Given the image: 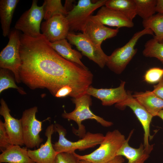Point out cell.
<instances>
[{
	"mask_svg": "<svg viewBox=\"0 0 163 163\" xmlns=\"http://www.w3.org/2000/svg\"><path fill=\"white\" fill-rule=\"evenodd\" d=\"M21 82L32 89L46 88L54 96L69 88L75 98L86 93L93 75L88 69L65 59L50 46L42 34L33 37L20 35Z\"/></svg>",
	"mask_w": 163,
	"mask_h": 163,
	"instance_id": "cell-1",
	"label": "cell"
},
{
	"mask_svg": "<svg viewBox=\"0 0 163 163\" xmlns=\"http://www.w3.org/2000/svg\"><path fill=\"white\" fill-rule=\"evenodd\" d=\"M75 104V108L72 112L67 113L64 111L62 114L63 118L69 120H73L78 125V129H74L73 133L80 138H82L86 133L85 126L82 122L87 119H92L96 120L102 126L108 127L112 126L113 123L107 121L103 118L94 114L90 110V107L92 104L91 96L85 94L82 95L71 99Z\"/></svg>",
	"mask_w": 163,
	"mask_h": 163,
	"instance_id": "cell-2",
	"label": "cell"
},
{
	"mask_svg": "<svg viewBox=\"0 0 163 163\" xmlns=\"http://www.w3.org/2000/svg\"><path fill=\"white\" fill-rule=\"evenodd\" d=\"M125 136L118 130L108 131L99 147L91 153L80 155L75 152L78 159L86 160L92 163H105L117 156L118 151L126 140Z\"/></svg>",
	"mask_w": 163,
	"mask_h": 163,
	"instance_id": "cell-3",
	"label": "cell"
},
{
	"mask_svg": "<svg viewBox=\"0 0 163 163\" xmlns=\"http://www.w3.org/2000/svg\"><path fill=\"white\" fill-rule=\"evenodd\" d=\"M146 34L154 35L153 32L149 28H144L135 33L124 45L116 49L108 56L106 65L115 73H121L137 53V49L135 47L137 41Z\"/></svg>",
	"mask_w": 163,
	"mask_h": 163,
	"instance_id": "cell-4",
	"label": "cell"
},
{
	"mask_svg": "<svg viewBox=\"0 0 163 163\" xmlns=\"http://www.w3.org/2000/svg\"><path fill=\"white\" fill-rule=\"evenodd\" d=\"M54 129L55 132H57L59 136L58 141L53 144L54 149L58 153H73L76 150L83 151L93 148L100 144L104 138L102 133H93L88 132L82 139L76 142H72L66 138V130L62 126L56 123L54 125Z\"/></svg>",
	"mask_w": 163,
	"mask_h": 163,
	"instance_id": "cell-5",
	"label": "cell"
},
{
	"mask_svg": "<svg viewBox=\"0 0 163 163\" xmlns=\"http://www.w3.org/2000/svg\"><path fill=\"white\" fill-rule=\"evenodd\" d=\"M107 0H99L93 2L91 0H79L66 16L69 32L81 31L82 32L93 12L105 5Z\"/></svg>",
	"mask_w": 163,
	"mask_h": 163,
	"instance_id": "cell-6",
	"label": "cell"
},
{
	"mask_svg": "<svg viewBox=\"0 0 163 163\" xmlns=\"http://www.w3.org/2000/svg\"><path fill=\"white\" fill-rule=\"evenodd\" d=\"M20 35L18 30H12L9 35L7 44L0 53V67L13 73L16 82H21L19 70L21 64L19 49Z\"/></svg>",
	"mask_w": 163,
	"mask_h": 163,
	"instance_id": "cell-7",
	"label": "cell"
},
{
	"mask_svg": "<svg viewBox=\"0 0 163 163\" xmlns=\"http://www.w3.org/2000/svg\"><path fill=\"white\" fill-rule=\"evenodd\" d=\"M38 108L34 106L23 112L21 118L24 144L28 148H39L43 142L39 133L42 130L43 121L37 119Z\"/></svg>",
	"mask_w": 163,
	"mask_h": 163,
	"instance_id": "cell-8",
	"label": "cell"
},
{
	"mask_svg": "<svg viewBox=\"0 0 163 163\" xmlns=\"http://www.w3.org/2000/svg\"><path fill=\"white\" fill-rule=\"evenodd\" d=\"M37 2V0L33 1L31 7L21 15L14 26L16 30L33 37L42 34L40 32V24L44 16L43 5L39 6Z\"/></svg>",
	"mask_w": 163,
	"mask_h": 163,
	"instance_id": "cell-9",
	"label": "cell"
},
{
	"mask_svg": "<svg viewBox=\"0 0 163 163\" xmlns=\"http://www.w3.org/2000/svg\"><path fill=\"white\" fill-rule=\"evenodd\" d=\"M66 38L71 44L75 46L82 55L96 63L100 68H103L106 65L108 56L101 47L95 45L84 33L76 34L69 32Z\"/></svg>",
	"mask_w": 163,
	"mask_h": 163,
	"instance_id": "cell-10",
	"label": "cell"
},
{
	"mask_svg": "<svg viewBox=\"0 0 163 163\" xmlns=\"http://www.w3.org/2000/svg\"><path fill=\"white\" fill-rule=\"evenodd\" d=\"M127 96L123 101L115 104L116 107L120 110L124 109L128 107L133 111L141 123L144 131V145L145 148L151 152L153 149V145H150L149 139L152 137L150 134V126L153 117L133 96L131 91H127Z\"/></svg>",
	"mask_w": 163,
	"mask_h": 163,
	"instance_id": "cell-11",
	"label": "cell"
},
{
	"mask_svg": "<svg viewBox=\"0 0 163 163\" xmlns=\"http://www.w3.org/2000/svg\"><path fill=\"white\" fill-rule=\"evenodd\" d=\"M42 34L50 42H54L67 38L69 27L66 16L61 14L53 15L41 25Z\"/></svg>",
	"mask_w": 163,
	"mask_h": 163,
	"instance_id": "cell-12",
	"label": "cell"
},
{
	"mask_svg": "<svg viewBox=\"0 0 163 163\" xmlns=\"http://www.w3.org/2000/svg\"><path fill=\"white\" fill-rule=\"evenodd\" d=\"M125 82L121 81L119 86L110 88H97L90 86L86 93L100 100L102 105L110 106L124 101L127 96L125 89Z\"/></svg>",
	"mask_w": 163,
	"mask_h": 163,
	"instance_id": "cell-13",
	"label": "cell"
},
{
	"mask_svg": "<svg viewBox=\"0 0 163 163\" xmlns=\"http://www.w3.org/2000/svg\"><path fill=\"white\" fill-rule=\"evenodd\" d=\"M0 104V114L4 118L5 128L12 143L20 146L24 145L21 119H15L11 115L10 110L3 99H1Z\"/></svg>",
	"mask_w": 163,
	"mask_h": 163,
	"instance_id": "cell-14",
	"label": "cell"
},
{
	"mask_svg": "<svg viewBox=\"0 0 163 163\" xmlns=\"http://www.w3.org/2000/svg\"><path fill=\"white\" fill-rule=\"evenodd\" d=\"M91 17L104 25L115 27L118 29L122 27L132 28L134 25L133 21L122 13L105 5L101 7L95 15Z\"/></svg>",
	"mask_w": 163,
	"mask_h": 163,
	"instance_id": "cell-15",
	"label": "cell"
},
{
	"mask_svg": "<svg viewBox=\"0 0 163 163\" xmlns=\"http://www.w3.org/2000/svg\"><path fill=\"white\" fill-rule=\"evenodd\" d=\"M55 131L54 125H49L46 128L45 135L46 142L37 149L28 150L30 158L36 163H54L58 153L54 149L52 142V136Z\"/></svg>",
	"mask_w": 163,
	"mask_h": 163,
	"instance_id": "cell-16",
	"label": "cell"
},
{
	"mask_svg": "<svg viewBox=\"0 0 163 163\" xmlns=\"http://www.w3.org/2000/svg\"><path fill=\"white\" fill-rule=\"evenodd\" d=\"M119 31L118 28L114 29L106 27L91 17L87 22L82 33L95 45L101 47L104 41L115 37Z\"/></svg>",
	"mask_w": 163,
	"mask_h": 163,
	"instance_id": "cell-17",
	"label": "cell"
},
{
	"mask_svg": "<svg viewBox=\"0 0 163 163\" xmlns=\"http://www.w3.org/2000/svg\"><path fill=\"white\" fill-rule=\"evenodd\" d=\"M133 133V130H132L117 152V156L125 157L128 160L127 163H144L149 157L151 152L146 149L144 144L142 143L138 148H133L129 145L128 142Z\"/></svg>",
	"mask_w": 163,
	"mask_h": 163,
	"instance_id": "cell-18",
	"label": "cell"
},
{
	"mask_svg": "<svg viewBox=\"0 0 163 163\" xmlns=\"http://www.w3.org/2000/svg\"><path fill=\"white\" fill-rule=\"evenodd\" d=\"M50 44L59 54L65 59L79 65L85 69H88L81 60L82 57V54L72 49L71 44L66 39L54 42H50Z\"/></svg>",
	"mask_w": 163,
	"mask_h": 163,
	"instance_id": "cell-19",
	"label": "cell"
},
{
	"mask_svg": "<svg viewBox=\"0 0 163 163\" xmlns=\"http://www.w3.org/2000/svg\"><path fill=\"white\" fill-rule=\"evenodd\" d=\"M133 96L153 117L163 109V100L152 91L136 92Z\"/></svg>",
	"mask_w": 163,
	"mask_h": 163,
	"instance_id": "cell-20",
	"label": "cell"
},
{
	"mask_svg": "<svg viewBox=\"0 0 163 163\" xmlns=\"http://www.w3.org/2000/svg\"><path fill=\"white\" fill-rule=\"evenodd\" d=\"M27 148L13 145L2 151L0 155V163H36L29 157Z\"/></svg>",
	"mask_w": 163,
	"mask_h": 163,
	"instance_id": "cell-21",
	"label": "cell"
},
{
	"mask_svg": "<svg viewBox=\"0 0 163 163\" xmlns=\"http://www.w3.org/2000/svg\"><path fill=\"white\" fill-rule=\"evenodd\" d=\"M19 0L0 1V19L2 34L6 37L9 35L13 15Z\"/></svg>",
	"mask_w": 163,
	"mask_h": 163,
	"instance_id": "cell-22",
	"label": "cell"
},
{
	"mask_svg": "<svg viewBox=\"0 0 163 163\" xmlns=\"http://www.w3.org/2000/svg\"><path fill=\"white\" fill-rule=\"evenodd\" d=\"M105 5L120 12L132 21L137 15L134 0H107Z\"/></svg>",
	"mask_w": 163,
	"mask_h": 163,
	"instance_id": "cell-23",
	"label": "cell"
},
{
	"mask_svg": "<svg viewBox=\"0 0 163 163\" xmlns=\"http://www.w3.org/2000/svg\"><path fill=\"white\" fill-rule=\"evenodd\" d=\"M142 24L144 28L150 29L155 33L154 38L160 43L163 42V14L158 13L143 20Z\"/></svg>",
	"mask_w": 163,
	"mask_h": 163,
	"instance_id": "cell-24",
	"label": "cell"
},
{
	"mask_svg": "<svg viewBox=\"0 0 163 163\" xmlns=\"http://www.w3.org/2000/svg\"><path fill=\"white\" fill-rule=\"evenodd\" d=\"M142 54L146 57L157 58L163 64V42L154 38L149 40L145 44Z\"/></svg>",
	"mask_w": 163,
	"mask_h": 163,
	"instance_id": "cell-25",
	"label": "cell"
},
{
	"mask_svg": "<svg viewBox=\"0 0 163 163\" xmlns=\"http://www.w3.org/2000/svg\"><path fill=\"white\" fill-rule=\"evenodd\" d=\"M136 3L137 15L143 20L146 19L156 12L157 0H134Z\"/></svg>",
	"mask_w": 163,
	"mask_h": 163,
	"instance_id": "cell-26",
	"label": "cell"
},
{
	"mask_svg": "<svg viewBox=\"0 0 163 163\" xmlns=\"http://www.w3.org/2000/svg\"><path fill=\"white\" fill-rule=\"evenodd\" d=\"M44 6V19L47 20L53 15L61 14L66 16L68 12L63 6L60 0H45L43 4Z\"/></svg>",
	"mask_w": 163,
	"mask_h": 163,
	"instance_id": "cell-27",
	"label": "cell"
},
{
	"mask_svg": "<svg viewBox=\"0 0 163 163\" xmlns=\"http://www.w3.org/2000/svg\"><path fill=\"white\" fill-rule=\"evenodd\" d=\"M9 88L17 89L22 94H26L23 88L18 87L16 84L14 79L7 69L1 68L0 70V93Z\"/></svg>",
	"mask_w": 163,
	"mask_h": 163,
	"instance_id": "cell-28",
	"label": "cell"
},
{
	"mask_svg": "<svg viewBox=\"0 0 163 163\" xmlns=\"http://www.w3.org/2000/svg\"><path fill=\"white\" fill-rule=\"evenodd\" d=\"M144 78V80L149 84L158 82L163 78V69L158 67L150 68L146 72Z\"/></svg>",
	"mask_w": 163,
	"mask_h": 163,
	"instance_id": "cell-29",
	"label": "cell"
},
{
	"mask_svg": "<svg viewBox=\"0 0 163 163\" xmlns=\"http://www.w3.org/2000/svg\"><path fill=\"white\" fill-rule=\"evenodd\" d=\"M8 135L4 123L0 120V148L2 152L13 145Z\"/></svg>",
	"mask_w": 163,
	"mask_h": 163,
	"instance_id": "cell-30",
	"label": "cell"
},
{
	"mask_svg": "<svg viewBox=\"0 0 163 163\" xmlns=\"http://www.w3.org/2000/svg\"><path fill=\"white\" fill-rule=\"evenodd\" d=\"M74 153H59L56 157L54 163H77L78 159Z\"/></svg>",
	"mask_w": 163,
	"mask_h": 163,
	"instance_id": "cell-31",
	"label": "cell"
},
{
	"mask_svg": "<svg viewBox=\"0 0 163 163\" xmlns=\"http://www.w3.org/2000/svg\"><path fill=\"white\" fill-rule=\"evenodd\" d=\"M152 91L157 96L163 100V78L157 85H154Z\"/></svg>",
	"mask_w": 163,
	"mask_h": 163,
	"instance_id": "cell-32",
	"label": "cell"
},
{
	"mask_svg": "<svg viewBox=\"0 0 163 163\" xmlns=\"http://www.w3.org/2000/svg\"><path fill=\"white\" fill-rule=\"evenodd\" d=\"M124 159L121 155L116 156L113 158L105 163H123Z\"/></svg>",
	"mask_w": 163,
	"mask_h": 163,
	"instance_id": "cell-33",
	"label": "cell"
},
{
	"mask_svg": "<svg viewBox=\"0 0 163 163\" xmlns=\"http://www.w3.org/2000/svg\"><path fill=\"white\" fill-rule=\"evenodd\" d=\"M156 11L163 14V0H157Z\"/></svg>",
	"mask_w": 163,
	"mask_h": 163,
	"instance_id": "cell-34",
	"label": "cell"
},
{
	"mask_svg": "<svg viewBox=\"0 0 163 163\" xmlns=\"http://www.w3.org/2000/svg\"><path fill=\"white\" fill-rule=\"evenodd\" d=\"M156 116L160 117L163 120V109L159 111Z\"/></svg>",
	"mask_w": 163,
	"mask_h": 163,
	"instance_id": "cell-35",
	"label": "cell"
},
{
	"mask_svg": "<svg viewBox=\"0 0 163 163\" xmlns=\"http://www.w3.org/2000/svg\"><path fill=\"white\" fill-rule=\"evenodd\" d=\"M77 163H92L91 162L85 160H84L82 159H78L77 161Z\"/></svg>",
	"mask_w": 163,
	"mask_h": 163,
	"instance_id": "cell-36",
	"label": "cell"
},
{
	"mask_svg": "<svg viewBox=\"0 0 163 163\" xmlns=\"http://www.w3.org/2000/svg\"></svg>",
	"mask_w": 163,
	"mask_h": 163,
	"instance_id": "cell-37",
	"label": "cell"
}]
</instances>
